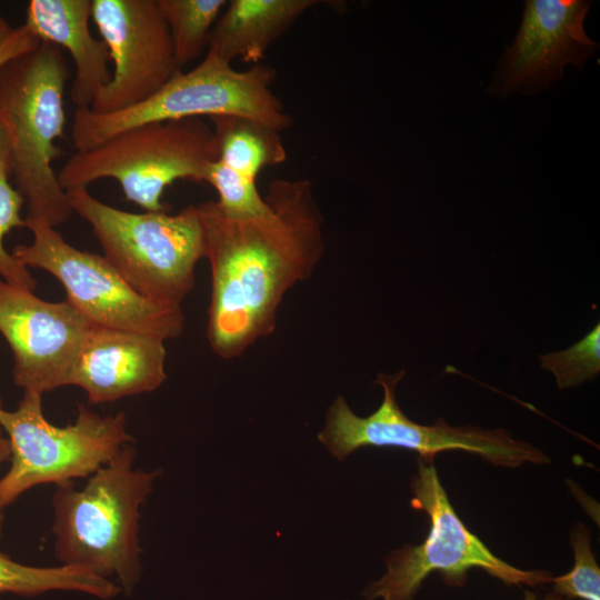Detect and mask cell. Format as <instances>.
<instances>
[{
  "label": "cell",
  "instance_id": "obj_14",
  "mask_svg": "<svg viewBox=\"0 0 600 600\" xmlns=\"http://www.w3.org/2000/svg\"><path fill=\"white\" fill-rule=\"evenodd\" d=\"M164 341L148 333L92 324L68 386L81 388L96 404L153 391L167 379Z\"/></svg>",
  "mask_w": 600,
  "mask_h": 600
},
{
  "label": "cell",
  "instance_id": "obj_5",
  "mask_svg": "<svg viewBox=\"0 0 600 600\" xmlns=\"http://www.w3.org/2000/svg\"><path fill=\"white\" fill-rule=\"evenodd\" d=\"M217 159L212 126L203 118H184L132 127L92 148L76 150L57 176L66 192L102 178L114 179L128 201L161 212L168 186L181 179L206 182Z\"/></svg>",
  "mask_w": 600,
  "mask_h": 600
},
{
  "label": "cell",
  "instance_id": "obj_18",
  "mask_svg": "<svg viewBox=\"0 0 600 600\" xmlns=\"http://www.w3.org/2000/svg\"><path fill=\"white\" fill-rule=\"evenodd\" d=\"M53 590L84 592L102 600L122 592L114 581L77 567H32L0 552V593L36 597Z\"/></svg>",
  "mask_w": 600,
  "mask_h": 600
},
{
  "label": "cell",
  "instance_id": "obj_7",
  "mask_svg": "<svg viewBox=\"0 0 600 600\" xmlns=\"http://www.w3.org/2000/svg\"><path fill=\"white\" fill-rule=\"evenodd\" d=\"M0 427L11 449L10 468L0 479V511L36 486L87 479L133 443L123 413L101 416L79 406L76 420L58 427L43 414L42 394L30 391L13 411L0 398Z\"/></svg>",
  "mask_w": 600,
  "mask_h": 600
},
{
  "label": "cell",
  "instance_id": "obj_6",
  "mask_svg": "<svg viewBox=\"0 0 600 600\" xmlns=\"http://www.w3.org/2000/svg\"><path fill=\"white\" fill-rule=\"evenodd\" d=\"M274 79L269 64L237 70L207 51L197 67L179 71L140 104L109 114L76 109L71 141L80 151L140 124L214 116L248 117L282 131L292 124V118L271 89Z\"/></svg>",
  "mask_w": 600,
  "mask_h": 600
},
{
  "label": "cell",
  "instance_id": "obj_28",
  "mask_svg": "<svg viewBox=\"0 0 600 600\" xmlns=\"http://www.w3.org/2000/svg\"><path fill=\"white\" fill-rule=\"evenodd\" d=\"M523 600H538V599H537L536 593H533V592H531L529 590H524ZM542 600H569V599H567L566 597H563L561 594H558V593L551 591Z\"/></svg>",
  "mask_w": 600,
  "mask_h": 600
},
{
  "label": "cell",
  "instance_id": "obj_24",
  "mask_svg": "<svg viewBox=\"0 0 600 600\" xmlns=\"http://www.w3.org/2000/svg\"><path fill=\"white\" fill-rule=\"evenodd\" d=\"M40 43L24 24L14 28L11 37L0 47V67L17 56L36 49Z\"/></svg>",
  "mask_w": 600,
  "mask_h": 600
},
{
  "label": "cell",
  "instance_id": "obj_12",
  "mask_svg": "<svg viewBox=\"0 0 600 600\" xmlns=\"http://www.w3.org/2000/svg\"><path fill=\"white\" fill-rule=\"evenodd\" d=\"M91 323L67 299L46 301L0 278V333L12 357V378L39 394L68 386Z\"/></svg>",
  "mask_w": 600,
  "mask_h": 600
},
{
  "label": "cell",
  "instance_id": "obj_20",
  "mask_svg": "<svg viewBox=\"0 0 600 600\" xmlns=\"http://www.w3.org/2000/svg\"><path fill=\"white\" fill-rule=\"evenodd\" d=\"M539 361L560 390L593 380L600 373V323L568 349L540 354Z\"/></svg>",
  "mask_w": 600,
  "mask_h": 600
},
{
  "label": "cell",
  "instance_id": "obj_10",
  "mask_svg": "<svg viewBox=\"0 0 600 600\" xmlns=\"http://www.w3.org/2000/svg\"><path fill=\"white\" fill-rule=\"evenodd\" d=\"M33 239L18 244L12 256L24 267L54 276L71 302L91 323L177 338L183 329L181 308L163 306L136 291L104 258L79 250L43 220L26 219Z\"/></svg>",
  "mask_w": 600,
  "mask_h": 600
},
{
  "label": "cell",
  "instance_id": "obj_27",
  "mask_svg": "<svg viewBox=\"0 0 600 600\" xmlns=\"http://www.w3.org/2000/svg\"><path fill=\"white\" fill-rule=\"evenodd\" d=\"M14 28L0 13V47L11 37Z\"/></svg>",
  "mask_w": 600,
  "mask_h": 600
},
{
  "label": "cell",
  "instance_id": "obj_21",
  "mask_svg": "<svg viewBox=\"0 0 600 600\" xmlns=\"http://www.w3.org/2000/svg\"><path fill=\"white\" fill-rule=\"evenodd\" d=\"M570 543L573 567L566 574L552 577V591L569 600H600V568L590 548V529L577 523L570 532Z\"/></svg>",
  "mask_w": 600,
  "mask_h": 600
},
{
  "label": "cell",
  "instance_id": "obj_26",
  "mask_svg": "<svg viewBox=\"0 0 600 600\" xmlns=\"http://www.w3.org/2000/svg\"><path fill=\"white\" fill-rule=\"evenodd\" d=\"M11 449L8 438L3 434L0 427V463L10 461ZM3 513L0 511V536L2 533Z\"/></svg>",
  "mask_w": 600,
  "mask_h": 600
},
{
  "label": "cell",
  "instance_id": "obj_8",
  "mask_svg": "<svg viewBox=\"0 0 600 600\" xmlns=\"http://www.w3.org/2000/svg\"><path fill=\"white\" fill-rule=\"evenodd\" d=\"M411 480V506L427 513L430 529L422 543L391 551L387 572L363 591L367 600H413L434 571L452 587L466 583L468 571L482 569L508 586L537 587L551 582L544 570H521L497 557L460 519L440 482L432 461L418 457Z\"/></svg>",
  "mask_w": 600,
  "mask_h": 600
},
{
  "label": "cell",
  "instance_id": "obj_4",
  "mask_svg": "<svg viewBox=\"0 0 600 600\" xmlns=\"http://www.w3.org/2000/svg\"><path fill=\"white\" fill-rule=\"evenodd\" d=\"M72 211L92 228L104 258L140 294L181 308L194 284L206 242L198 206L176 214L133 213L103 203L87 188L67 191Z\"/></svg>",
  "mask_w": 600,
  "mask_h": 600
},
{
  "label": "cell",
  "instance_id": "obj_17",
  "mask_svg": "<svg viewBox=\"0 0 600 600\" xmlns=\"http://www.w3.org/2000/svg\"><path fill=\"white\" fill-rule=\"evenodd\" d=\"M218 161L234 172L257 181L260 171L287 160L279 130L252 118L214 116Z\"/></svg>",
  "mask_w": 600,
  "mask_h": 600
},
{
  "label": "cell",
  "instance_id": "obj_15",
  "mask_svg": "<svg viewBox=\"0 0 600 600\" xmlns=\"http://www.w3.org/2000/svg\"><path fill=\"white\" fill-rule=\"evenodd\" d=\"M91 12L92 0H30L23 23L41 42L70 53L76 67L70 98L77 109L90 108L112 74L106 43L91 34Z\"/></svg>",
  "mask_w": 600,
  "mask_h": 600
},
{
  "label": "cell",
  "instance_id": "obj_13",
  "mask_svg": "<svg viewBox=\"0 0 600 600\" xmlns=\"http://www.w3.org/2000/svg\"><path fill=\"white\" fill-rule=\"evenodd\" d=\"M590 7L584 0H529L513 44L501 59L491 92L531 93L562 77L567 63L581 69L597 43L583 21Z\"/></svg>",
  "mask_w": 600,
  "mask_h": 600
},
{
  "label": "cell",
  "instance_id": "obj_9",
  "mask_svg": "<svg viewBox=\"0 0 600 600\" xmlns=\"http://www.w3.org/2000/svg\"><path fill=\"white\" fill-rule=\"evenodd\" d=\"M404 373L400 370L394 374H378L374 383L382 388L383 400L368 417L353 413L343 397L334 399L318 439L339 461L359 448L371 446L408 449L432 462L438 453L452 450L477 454L486 462L504 468H516L526 462H550L542 450L513 438L504 429L487 430L470 424L453 427L442 418L430 426L410 420L396 398V387Z\"/></svg>",
  "mask_w": 600,
  "mask_h": 600
},
{
  "label": "cell",
  "instance_id": "obj_3",
  "mask_svg": "<svg viewBox=\"0 0 600 600\" xmlns=\"http://www.w3.org/2000/svg\"><path fill=\"white\" fill-rule=\"evenodd\" d=\"M69 77L61 48L49 42L0 67V122L11 144L10 176L27 204L24 219L54 228L73 213L52 168L62 152L54 141L63 136Z\"/></svg>",
  "mask_w": 600,
  "mask_h": 600
},
{
  "label": "cell",
  "instance_id": "obj_19",
  "mask_svg": "<svg viewBox=\"0 0 600 600\" xmlns=\"http://www.w3.org/2000/svg\"><path fill=\"white\" fill-rule=\"evenodd\" d=\"M227 0H158L181 69L208 50L209 34Z\"/></svg>",
  "mask_w": 600,
  "mask_h": 600
},
{
  "label": "cell",
  "instance_id": "obj_22",
  "mask_svg": "<svg viewBox=\"0 0 600 600\" xmlns=\"http://www.w3.org/2000/svg\"><path fill=\"white\" fill-rule=\"evenodd\" d=\"M24 199L11 186L8 177H0V278L11 284L36 289V279L29 269L9 253L3 243L7 233L14 228H26V219L21 217Z\"/></svg>",
  "mask_w": 600,
  "mask_h": 600
},
{
  "label": "cell",
  "instance_id": "obj_25",
  "mask_svg": "<svg viewBox=\"0 0 600 600\" xmlns=\"http://www.w3.org/2000/svg\"><path fill=\"white\" fill-rule=\"evenodd\" d=\"M12 164V151L9 136L0 122V177H10Z\"/></svg>",
  "mask_w": 600,
  "mask_h": 600
},
{
  "label": "cell",
  "instance_id": "obj_1",
  "mask_svg": "<svg viewBox=\"0 0 600 600\" xmlns=\"http://www.w3.org/2000/svg\"><path fill=\"white\" fill-rule=\"evenodd\" d=\"M263 198L258 214H229L217 201L198 206L212 281L207 337L224 359L274 330L283 294L310 277L324 251L309 179H274Z\"/></svg>",
  "mask_w": 600,
  "mask_h": 600
},
{
  "label": "cell",
  "instance_id": "obj_16",
  "mask_svg": "<svg viewBox=\"0 0 600 600\" xmlns=\"http://www.w3.org/2000/svg\"><path fill=\"white\" fill-rule=\"evenodd\" d=\"M318 0H231L214 23L208 50L232 63L259 64L270 46Z\"/></svg>",
  "mask_w": 600,
  "mask_h": 600
},
{
  "label": "cell",
  "instance_id": "obj_2",
  "mask_svg": "<svg viewBox=\"0 0 600 600\" xmlns=\"http://www.w3.org/2000/svg\"><path fill=\"white\" fill-rule=\"evenodd\" d=\"M136 449L127 444L87 478L57 487L52 496L54 554L64 566L101 578L114 577L130 594L141 577L140 507L160 471L133 467Z\"/></svg>",
  "mask_w": 600,
  "mask_h": 600
},
{
  "label": "cell",
  "instance_id": "obj_11",
  "mask_svg": "<svg viewBox=\"0 0 600 600\" xmlns=\"http://www.w3.org/2000/svg\"><path fill=\"white\" fill-rule=\"evenodd\" d=\"M91 19L106 43L113 70L92 112L109 114L140 104L179 69L158 0H92Z\"/></svg>",
  "mask_w": 600,
  "mask_h": 600
},
{
  "label": "cell",
  "instance_id": "obj_23",
  "mask_svg": "<svg viewBox=\"0 0 600 600\" xmlns=\"http://www.w3.org/2000/svg\"><path fill=\"white\" fill-rule=\"evenodd\" d=\"M206 182L217 190L219 198L216 201L229 214H258L267 208L257 181L234 172L218 160L211 163Z\"/></svg>",
  "mask_w": 600,
  "mask_h": 600
}]
</instances>
